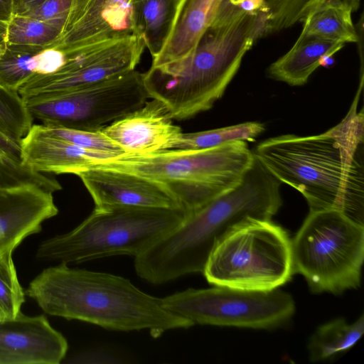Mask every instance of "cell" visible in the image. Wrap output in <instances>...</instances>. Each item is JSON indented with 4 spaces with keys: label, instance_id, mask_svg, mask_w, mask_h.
I'll use <instances>...</instances> for the list:
<instances>
[{
    "label": "cell",
    "instance_id": "6da1fadb",
    "mask_svg": "<svg viewBox=\"0 0 364 364\" xmlns=\"http://www.w3.org/2000/svg\"><path fill=\"white\" fill-rule=\"evenodd\" d=\"M363 77L345 117L323 133L284 134L259 143L255 159L299 191L309 212L336 210L364 225V115L358 110Z\"/></svg>",
    "mask_w": 364,
    "mask_h": 364
},
{
    "label": "cell",
    "instance_id": "7a4b0ae2",
    "mask_svg": "<svg viewBox=\"0 0 364 364\" xmlns=\"http://www.w3.org/2000/svg\"><path fill=\"white\" fill-rule=\"evenodd\" d=\"M282 205L280 182L255 157L236 186L189 213L134 257L135 271L153 284L203 273L213 249L232 228L250 218L271 220Z\"/></svg>",
    "mask_w": 364,
    "mask_h": 364
},
{
    "label": "cell",
    "instance_id": "3957f363",
    "mask_svg": "<svg viewBox=\"0 0 364 364\" xmlns=\"http://www.w3.org/2000/svg\"><path fill=\"white\" fill-rule=\"evenodd\" d=\"M25 294L47 314L115 331L148 330L156 338L167 331L194 325L126 278L70 268L64 262L44 269Z\"/></svg>",
    "mask_w": 364,
    "mask_h": 364
},
{
    "label": "cell",
    "instance_id": "277c9868",
    "mask_svg": "<svg viewBox=\"0 0 364 364\" xmlns=\"http://www.w3.org/2000/svg\"><path fill=\"white\" fill-rule=\"evenodd\" d=\"M266 12L245 14L221 27H210L186 57L143 75L151 99L163 103L173 119H190L212 108L237 73L246 53L266 35Z\"/></svg>",
    "mask_w": 364,
    "mask_h": 364
},
{
    "label": "cell",
    "instance_id": "5b68a950",
    "mask_svg": "<svg viewBox=\"0 0 364 364\" xmlns=\"http://www.w3.org/2000/svg\"><path fill=\"white\" fill-rule=\"evenodd\" d=\"M255 156L247 141L236 140L203 149H171L154 154H122L97 164L135 173L164 186L191 213L236 186Z\"/></svg>",
    "mask_w": 364,
    "mask_h": 364
},
{
    "label": "cell",
    "instance_id": "8992f818",
    "mask_svg": "<svg viewBox=\"0 0 364 364\" xmlns=\"http://www.w3.org/2000/svg\"><path fill=\"white\" fill-rule=\"evenodd\" d=\"M188 213L181 208L94 209L71 231L42 241L36 257L68 264L117 255L136 257L178 225Z\"/></svg>",
    "mask_w": 364,
    "mask_h": 364
},
{
    "label": "cell",
    "instance_id": "52a82bcc",
    "mask_svg": "<svg viewBox=\"0 0 364 364\" xmlns=\"http://www.w3.org/2000/svg\"><path fill=\"white\" fill-rule=\"evenodd\" d=\"M215 286L271 291L294 274L291 240L271 220L247 218L217 244L203 272Z\"/></svg>",
    "mask_w": 364,
    "mask_h": 364
},
{
    "label": "cell",
    "instance_id": "ba28073f",
    "mask_svg": "<svg viewBox=\"0 0 364 364\" xmlns=\"http://www.w3.org/2000/svg\"><path fill=\"white\" fill-rule=\"evenodd\" d=\"M294 273L315 293L338 294L360 286L364 225L336 210L309 212L291 240Z\"/></svg>",
    "mask_w": 364,
    "mask_h": 364
},
{
    "label": "cell",
    "instance_id": "9c48e42d",
    "mask_svg": "<svg viewBox=\"0 0 364 364\" xmlns=\"http://www.w3.org/2000/svg\"><path fill=\"white\" fill-rule=\"evenodd\" d=\"M161 303L166 309L193 324L250 328L278 327L295 311L291 296L278 289L190 288L162 298Z\"/></svg>",
    "mask_w": 364,
    "mask_h": 364
},
{
    "label": "cell",
    "instance_id": "30bf717a",
    "mask_svg": "<svg viewBox=\"0 0 364 364\" xmlns=\"http://www.w3.org/2000/svg\"><path fill=\"white\" fill-rule=\"evenodd\" d=\"M148 99L143 75L134 70L83 89L23 100L33 119L42 124L101 131Z\"/></svg>",
    "mask_w": 364,
    "mask_h": 364
},
{
    "label": "cell",
    "instance_id": "8fae6325",
    "mask_svg": "<svg viewBox=\"0 0 364 364\" xmlns=\"http://www.w3.org/2000/svg\"><path fill=\"white\" fill-rule=\"evenodd\" d=\"M145 47L134 34L92 43L65 54L58 70L33 76L18 92L26 100L92 86L135 70Z\"/></svg>",
    "mask_w": 364,
    "mask_h": 364
},
{
    "label": "cell",
    "instance_id": "7c38bea8",
    "mask_svg": "<svg viewBox=\"0 0 364 364\" xmlns=\"http://www.w3.org/2000/svg\"><path fill=\"white\" fill-rule=\"evenodd\" d=\"M132 34L131 0H76L63 32L46 48L65 55L92 43Z\"/></svg>",
    "mask_w": 364,
    "mask_h": 364
},
{
    "label": "cell",
    "instance_id": "4fadbf2b",
    "mask_svg": "<svg viewBox=\"0 0 364 364\" xmlns=\"http://www.w3.org/2000/svg\"><path fill=\"white\" fill-rule=\"evenodd\" d=\"M76 176L90 194L95 209L117 206L182 208L161 184L135 173L90 166Z\"/></svg>",
    "mask_w": 364,
    "mask_h": 364
},
{
    "label": "cell",
    "instance_id": "5bb4252c",
    "mask_svg": "<svg viewBox=\"0 0 364 364\" xmlns=\"http://www.w3.org/2000/svg\"><path fill=\"white\" fill-rule=\"evenodd\" d=\"M68 348L44 315L0 321V364H58Z\"/></svg>",
    "mask_w": 364,
    "mask_h": 364
},
{
    "label": "cell",
    "instance_id": "9a60e30c",
    "mask_svg": "<svg viewBox=\"0 0 364 364\" xmlns=\"http://www.w3.org/2000/svg\"><path fill=\"white\" fill-rule=\"evenodd\" d=\"M165 105L151 99L101 132L124 154L144 155L174 149L183 132Z\"/></svg>",
    "mask_w": 364,
    "mask_h": 364
},
{
    "label": "cell",
    "instance_id": "2e32d148",
    "mask_svg": "<svg viewBox=\"0 0 364 364\" xmlns=\"http://www.w3.org/2000/svg\"><path fill=\"white\" fill-rule=\"evenodd\" d=\"M58 213L53 192L37 185L0 190V255L14 250Z\"/></svg>",
    "mask_w": 364,
    "mask_h": 364
},
{
    "label": "cell",
    "instance_id": "e0dca14e",
    "mask_svg": "<svg viewBox=\"0 0 364 364\" xmlns=\"http://www.w3.org/2000/svg\"><path fill=\"white\" fill-rule=\"evenodd\" d=\"M19 144L23 165L41 173L76 175L91 165L117 156L53 137L43 132L39 124H33Z\"/></svg>",
    "mask_w": 364,
    "mask_h": 364
},
{
    "label": "cell",
    "instance_id": "ac0fdd59",
    "mask_svg": "<svg viewBox=\"0 0 364 364\" xmlns=\"http://www.w3.org/2000/svg\"><path fill=\"white\" fill-rule=\"evenodd\" d=\"M222 0H181L169 37L151 66L186 57L212 25Z\"/></svg>",
    "mask_w": 364,
    "mask_h": 364
},
{
    "label": "cell",
    "instance_id": "d6986e66",
    "mask_svg": "<svg viewBox=\"0 0 364 364\" xmlns=\"http://www.w3.org/2000/svg\"><path fill=\"white\" fill-rule=\"evenodd\" d=\"M64 61L65 55L53 48L8 44L0 53V85L18 92L33 76L53 73Z\"/></svg>",
    "mask_w": 364,
    "mask_h": 364
},
{
    "label": "cell",
    "instance_id": "ffe728a7",
    "mask_svg": "<svg viewBox=\"0 0 364 364\" xmlns=\"http://www.w3.org/2000/svg\"><path fill=\"white\" fill-rule=\"evenodd\" d=\"M344 46L335 41L299 36L290 50L269 66L268 75L291 86L303 85L324 59Z\"/></svg>",
    "mask_w": 364,
    "mask_h": 364
},
{
    "label": "cell",
    "instance_id": "44dd1931",
    "mask_svg": "<svg viewBox=\"0 0 364 364\" xmlns=\"http://www.w3.org/2000/svg\"><path fill=\"white\" fill-rule=\"evenodd\" d=\"M351 9L341 0H309L299 21L301 38H316L346 44L355 43L358 35Z\"/></svg>",
    "mask_w": 364,
    "mask_h": 364
},
{
    "label": "cell",
    "instance_id": "7402d4cb",
    "mask_svg": "<svg viewBox=\"0 0 364 364\" xmlns=\"http://www.w3.org/2000/svg\"><path fill=\"white\" fill-rule=\"evenodd\" d=\"M181 0H131L133 33L144 42L152 58L165 46Z\"/></svg>",
    "mask_w": 364,
    "mask_h": 364
},
{
    "label": "cell",
    "instance_id": "603a6c76",
    "mask_svg": "<svg viewBox=\"0 0 364 364\" xmlns=\"http://www.w3.org/2000/svg\"><path fill=\"white\" fill-rule=\"evenodd\" d=\"M363 332V314L353 323L340 318L320 326L309 340L310 360L321 361L348 350L360 340Z\"/></svg>",
    "mask_w": 364,
    "mask_h": 364
},
{
    "label": "cell",
    "instance_id": "cb8c5ba5",
    "mask_svg": "<svg viewBox=\"0 0 364 364\" xmlns=\"http://www.w3.org/2000/svg\"><path fill=\"white\" fill-rule=\"evenodd\" d=\"M19 144L0 133V190L37 185L51 192L62 189L54 178L36 172L24 166Z\"/></svg>",
    "mask_w": 364,
    "mask_h": 364
},
{
    "label": "cell",
    "instance_id": "d4e9b609",
    "mask_svg": "<svg viewBox=\"0 0 364 364\" xmlns=\"http://www.w3.org/2000/svg\"><path fill=\"white\" fill-rule=\"evenodd\" d=\"M67 19L38 20L16 14L8 23L7 43L46 48L62 34Z\"/></svg>",
    "mask_w": 364,
    "mask_h": 364
},
{
    "label": "cell",
    "instance_id": "484cf974",
    "mask_svg": "<svg viewBox=\"0 0 364 364\" xmlns=\"http://www.w3.org/2000/svg\"><path fill=\"white\" fill-rule=\"evenodd\" d=\"M265 129L262 123L247 122L235 125L183 133L174 149H203L241 140L253 141Z\"/></svg>",
    "mask_w": 364,
    "mask_h": 364
},
{
    "label": "cell",
    "instance_id": "4316f807",
    "mask_svg": "<svg viewBox=\"0 0 364 364\" xmlns=\"http://www.w3.org/2000/svg\"><path fill=\"white\" fill-rule=\"evenodd\" d=\"M33 122L20 94L0 85V133L20 144Z\"/></svg>",
    "mask_w": 364,
    "mask_h": 364
},
{
    "label": "cell",
    "instance_id": "83f0119b",
    "mask_svg": "<svg viewBox=\"0 0 364 364\" xmlns=\"http://www.w3.org/2000/svg\"><path fill=\"white\" fill-rule=\"evenodd\" d=\"M13 251L9 250L0 255V321L15 318L25 301L26 294L18 281Z\"/></svg>",
    "mask_w": 364,
    "mask_h": 364
},
{
    "label": "cell",
    "instance_id": "f1b7e54d",
    "mask_svg": "<svg viewBox=\"0 0 364 364\" xmlns=\"http://www.w3.org/2000/svg\"><path fill=\"white\" fill-rule=\"evenodd\" d=\"M47 134L80 147L119 156L124 154L122 149L101 131H87L58 126L39 124Z\"/></svg>",
    "mask_w": 364,
    "mask_h": 364
},
{
    "label": "cell",
    "instance_id": "f546056e",
    "mask_svg": "<svg viewBox=\"0 0 364 364\" xmlns=\"http://www.w3.org/2000/svg\"><path fill=\"white\" fill-rule=\"evenodd\" d=\"M267 6L269 21L267 35L287 28L299 21L309 0H263Z\"/></svg>",
    "mask_w": 364,
    "mask_h": 364
},
{
    "label": "cell",
    "instance_id": "4dcf8cb0",
    "mask_svg": "<svg viewBox=\"0 0 364 364\" xmlns=\"http://www.w3.org/2000/svg\"><path fill=\"white\" fill-rule=\"evenodd\" d=\"M76 0H44L38 5L28 9L22 15L38 20L51 21L67 19Z\"/></svg>",
    "mask_w": 364,
    "mask_h": 364
},
{
    "label": "cell",
    "instance_id": "1f68e13d",
    "mask_svg": "<svg viewBox=\"0 0 364 364\" xmlns=\"http://www.w3.org/2000/svg\"><path fill=\"white\" fill-rule=\"evenodd\" d=\"M246 1L222 0L210 27L224 26L245 14L242 11V6Z\"/></svg>",
    "mask_w": 364,
    "mask_h": 364
},
{
    "label": "cell",
    "instance_id": "d6a6232c",
    "mask_svg": "<svg viewBox=\"0 0 364 364\" xmlns=\"http://www.w3.org/2000/svg\"><path fill=\"white\" fill-rule=\"evenodd\" d=\"M18 0H0V21L9 23L18 14Z\"/></svg>",
    "mask_w": 364,
    "mask_h": 364
},
{
    "label": "cell",
    "instance_id": "836d02e7",
    "mask_svg": "<svg viewBox=\"0 0 364 364\" xmlns=\"http://www.w3.org/2000/svg\"><path fill=\"white\" fill-rule=\"evenodd\" d=\"M44 0H18V14H21L28 9L38 5Z\"/></svg>",
    "mask_w": 364,
    "mask_h": 364
},
{
    "label": "cell",
    "instance_id": "e575fe53",
    "mask_svg": "<svg viewBox=\"0 0 364 364\" xmlns=\"http://www.w3.org/2000/svg\"><path fill=\"white\" fill-rule=\"evenodd\" d=\"M8 23L0 21V53L6 48Z\"/></svg>",
    "mask_w": 364,
    "mask_h": 364
},
{
    "label": "cell",
    "instance_id": "d590c367",
    "mask_svg": "<svg viewBox=\"0 0 364 364\" xmlns=\"http://www.w3.org/2000/svg\"><path fill=\"white\" fill-rule=\"evenodd\" d=\"M348 6L353 12L356 11L360 6V0H341Z\"/></svg>",
    "mask_w": 364,
    "mask_h": 364
}]
</instances>
